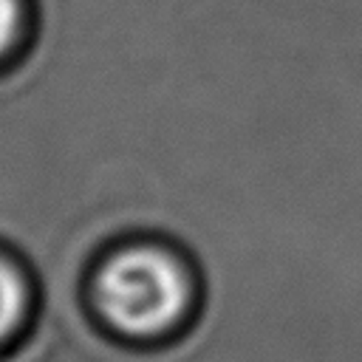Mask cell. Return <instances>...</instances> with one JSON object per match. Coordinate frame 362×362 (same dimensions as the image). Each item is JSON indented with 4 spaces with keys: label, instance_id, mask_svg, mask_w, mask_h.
<instances>
[{
    "label": "cell",
    "instance_id": "obj_3",
    "mask_svg": "<svg viewBox=\"0 0 362 362\" xmlns=\"http://www.w3.org/2000/svg\"><path fill=\"white\" fill-rule=\"evenodd\" d=\"M25 23V0H0V65H8L20 54Z\"/></svg>",
    "mask_w": 362,
    "mask_h": 362
},
{
    "label": "cell",
    "instance_id": "obj_1",
    "mask_svg": "<svg viewBox=\"0 0 362 362\" xmlns=\"http://www.w3.org/2000/svg\"><path fill=\"white\" fill-rule=\"evenodd\" d=\"M88 300L119 337L156 339L184 320L192 283L170 249L127 243L96 266L88 280Z\"/></svg>",
    "mask_w": 362,
    "mask_h": 362
},
{
    "label": "cell",
    "instance_id": "obj_2",
    "mask_svg": "<svg viewBox=\"0 0 362 362\" xmlns=\"http://www.w3.org/2000/svg\"><path fill=\"white\" fill-rule=\"evenodd\" d=\"M31 314V283L14 255L0 252V345L25 328Z\"/></svg>",
    "mask_w": 362,
    "mask_h": 362
}]
</instances>
